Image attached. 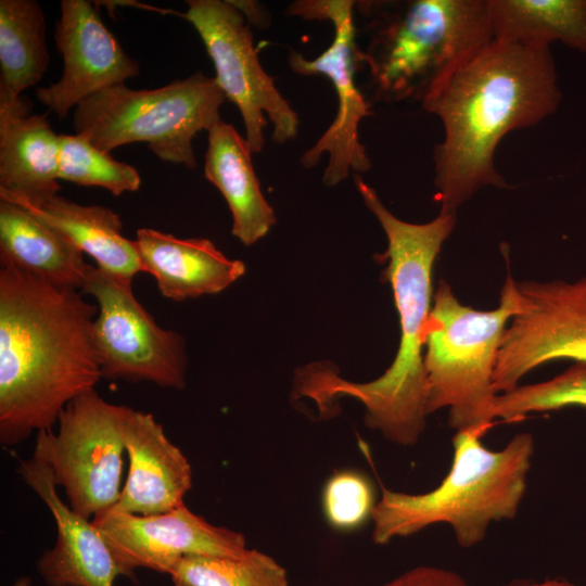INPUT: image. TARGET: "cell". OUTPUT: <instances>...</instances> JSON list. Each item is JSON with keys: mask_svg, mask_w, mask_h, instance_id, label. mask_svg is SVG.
Returning a JSON list of instances; mask_svg holds the SVG:
<instances>
[{"mask_svg": "<svg viewBox=\"0 0 586 586\" xmlns=\"http://www.w3.org/2000/svg\"><path fill=\"white\" fill-rule=\"evenodd\" d=\"M375 504L372 483L356 470L334 472L322 491L326 520L337 531H352L361 526L371 519Z\"/></svg>", "mask_w": 586, "mask_h": 586, "instance_id": "27", "label": "cell"}, {"mask_svg": "<svg viewBox=\"0 0 586 586\" xmlns=\"http://www.w3.org/2000/svg\"><path fill=\"white\" fill-rule=\"evenodd\" d=\"M378 101H422L493 39L488 0L358 1Z\"/></svg>", "mask_w": 586, "mask_h": 586, "instance_id": "4", "label": "cell"}, {"mask_svg": "<svg viewBox=\"0 0 586 586\" xmlns=\"http://www.w3.org/2000/svg\"><path fill=\"white\" fill-rule=\"evenodd\" d=\"M501 586H578V585L565 578L553 577V578H543V579L521 578V579L511 581Z\"/></svg>", "mask_w": 586, "mask_h": 586, "instance_id": "30", "label": "cell"}, {"mask_svg": "<svg viewBox=\"0 0 586 586\" xmlns=\"http://www.w3.org/2000/svg\"><path fill=\"white\" fill-rule=\"evenodd\" d=\"M168 574L175 586H290L285 569L256 549L240 557L187 556Z\"/></svg>", "mask_w": 586, "mask_h": 586, "instance_id": "24", "label": "cell"}, {"mask_svg": "<svg viewBox=\"0 0 586 586\" xmlns=\"http://www.w3.org/2000/svg\"><path fill=\"white\" fill-rule=\"evenodd\" d=\"M561 98L550 46L495 38L432 90L420 103L444 128L433 152L441 207L457 211L486 186L509 188L495 166L498 144L553 114Z\"/></svg>", "mask_w": 586, "mask_h": 586, "instance_id": "1", "label": "cell"}, {"mask_svg": "<svg viewBox=\"0 0 586 586\" xmlns=\"http://www.w3.org/2000/svg\"><path fill=\"white\" fill-rule=\"evenodd\" d=\"M46 28L37 1H0V113H30L22 93L49 67Z\"/></svg>", "mask_w": 586, "mask_h": 586, "instance_id": "22", "label": "cell"}, {"mask_svg": "<svg viewBox=\"0 0 586 586\" xmlns=\"http://www.w3.org/2000/svg\"><path fill=\"white\" fill-rule=\"evenodd\" d=\"M77 289L0 269V442L52 430L102 378L92 342L98 314Z\"/></svg>", "mask_w": 586, "mask_h": 586, "instance_id": "2", "label": "cell"}, {"mask_svg": "<svg viewBox=\"0 0 586 586\" xmlns=\"http://www.w3.org/2000/svg\"><path fill=\"white\" fill-rule=\"evenodd\" d=\"M187 3L188 10L179 16L200 35L214 64L218 87L241 113L252 153L264 148L266 116L273 125L272 141L282 144L295 138L297 114L276 87L275 77L263 68L251 25L243 13L231 0H188Z\"/></svg>", "mask_w": 586, "mask_h": 586, "instance_id": "10", "label": "cell"}, {"mask_svg": "<svg viewBox=\"0 0 586 586\" xmlns=\"http://www.w3.org/2000/svg\"><path fill=\"white\" fill-rule=\"evenodd\" d=\"M354 7L355 2L351 0H304L291 3L286 11L306 21H329L334 29L331 44L317 58L307 59L296 51L288 55L294 73L327 77L337 98L333 122L300 160L303 167L309 169L320 162L323 154H328L329 162L322 175L328 187L345 180L351 170L361 174L371 168L366 148L359 140L361 120L373 113L355 80L359 65Z\"/></svg>", "mask_w": 586, "mask_h": 586, "instance_id": "11", "label": "cell"}, {"mask_svg": "<svg viewBox=\"0 0 586 586\" xmlns=\"http://www.w3.org/2000/svg\"><path fill=\"white\" fill-rule=\"evenodd\" d=\"M122 435L129 469L114 507L149 515L183 505L192 486L191 466L154 416L125 406Z\"/></svg>", "mask_w": 586, "mask_h": 586, "instance_id": "16", "label": "cell"}, {"mask_svg": "<svg viewBox=\"0 0 586 586\" xmlns=\"http://www.w3.org/2000/svg\"><path fill=\"white\" fill-rule=\"evenodd\" d=\"M131 283L88 265L80 292L97 302L92 342L102 378L182 390L184 339L156 323L133 295Z\"/></svg>", "mask_w": 586, "mask_h": 586, "instance_id": "9", "label": "cell"}, {"mask_svg": "<svg viewBox=\"0 0 586 586\" xmlns=\"http://www.w3.org/2000/svg\"><path fill=\"white\" fill-rule=\"evenodd\" d=\"M17 472L50 509L56 525L54 546L36 563L43 582L48 586H113L123 570L92 521L60 498L50 467L31 456L18 458Z\"/></svg>", "mask_w": 586, "mask_h": 586, "instance_id": "15", "label": "cell"}, {"mask_svg": "<svg viewBox=\"0 0 586 586\" xmlns=\"http://www.w3.org/2000/svg\"><path fill=\"white\" fill-rule=\"evenodd\" d=\"M382 586H468V584L455 571L433 565H419L399 574Z\"/></svg>", "mask_w": 586, "mask_h": 586, "instance_id": "28", "label": "cell"}, {"mask_svg": "<svg viewBox=\"0 0 586 586\" xmlns=\"http://www.w3.org/2000/svg\"><path fill=\"white\" fill-rule=\"evenodd\" d=\"M566 407L586 408V362H574L550 380L518 385L498 394L494 403V418L517 422L530 413Z\"/></svg>", "mask_w": 586, "mask_h": 586, "instance_id": "26", "label": "cell"}, {"mask_svg": "<svg viewBox=\"0 0 586 586\" xmlns=\"http://www.w3.org/2000/svg\"><path fill=\"white\" fill-rule=\"evenodd\" d=\"M226 100L215 78L201 72L150 90L116 85L80 102L73 127L104 152L144 142L162 161L194 169L192 140L221 119Z\"/></svg>", "mask_w": 586, "mask_h": 586, "instance_id": "7", "label": "cell"}, {"mask_svg": "<svg viewBox=\"0 0 586 586\" xmlns=\"http://www.w3.org/2000/svg\"><path fill=\"white\" fill-rule=\"evenodd\" d=\"M354 181L387 238L383 257L388 260L385 272L399 316V346L385 372L365 383L341 378L328 362L306 365L296 371L294 395L315 402L322 418L335 413V400L353 397L365 406L368 428L378 430L388 442L410 446L419 441L425 428L423 333L434 294L432 272L444 242L454 230L457 211L441 207L431 221L408 222L391 213L358 174Z\"/></svg>", "mask_w": 586, "mask_h": 586, "instance_id": "3", "label": "cell"}, {"mask_svg": "<svg viewBox=\"0 0 586 586\" xmlns=\"http://www.w3.org/2000/svg\"><path fill=\"white\" fill-rule=\"evenodd\" d=\"M91 521L130 577L140 568L168 574L187 556L240 557L249 549L242 533L208 523L184 504L149 515L113 507Z\"/></svg>", "mask_w": 586, "mask_h": 586, "instance_id": "13", "label": "cell"}, {"mask_svg": "<svg viewBox=\"0 0 586 586\" xmlns=\"http://www.w3.org/2000/svg\"><path fill=\"white\" fill-rule=\"evenodd\" d=\"M59 136L46 114L0 113V200L58 194Z\"/></svg>", "mask_w": 586, "mask_h": 586, "instance_id": "19", "label": "cell"}, {"mask_svg": "<svg viewBox=\"0 0 586 586\" xmlns=\"http://www.w3.org/2000/svg\"><path fill=\"white\" fill-rule=\"evenodd\" d=\"M204 176L222 194L232 215V234L245 245L264 238L276 224L252 164L245 137L219 119L208 130Z\"/></svg>", "mask_w": 586, "mask_h": 586, "instance_id": "18", "label": "cell"}, {"mask_svg": "<svg viewBox=\"0 0 586 586\" xmlns=\"http://www.w3.org/2000/svg\"><path fill=\"white\" fill-rule=\"evenodd\" d=\"M11 586H33V583L28 576H22L17 578Z\"/></svg>", "mask_w": 586, "mask_h": 586, "instance_id": "31", "label": "cell"}, {"mask_svg": "<svg viewBox=\"0 0 586 586\" xmlns=\"http://www.w3.org/2000/svg\"><path fill=\"white\" fill-rule=\"evenodd\" d=\"M509 275L499 305L479 310L463 305L445 280L438 282L423 333L424 410L448 409V425L482 436L493 425L494 372L505 330L515 314Z\"/></svg>", "mask_w": 586, "mask_h": 586, "instance_id": "6", "label": "cell"}, {"mask_svg": "<svg viewBox=\"0 0 586 586\" xmlns=\"http://www.w3.org/2000/svg\"><path fill=\"white\" fill-rule=\"evenodd\" d=\"M2 201V200H1ZM62 233L80 252L91 256L97 267L132 281L143 271L133 240L122 234L117 213L101 205H81L59 194L37 200H11Z\"/></svg>", "mask_w": 586, "mask_h": 586, "instance_id": "20", "label": "cell"}, {"mask_svg": "<svg viewBox=\"0 0 586 586\" xmlns=\"http://www.w3.org/2000/svg\"><path fill=\"white\" fill-rule=\"evenodd\" d=\"M54 41L63 59L61 78L38 88V100L64 119L87 98L139 74V64L103 24L95 4L62 0Z\"/></svg>", "mask_w": 586, "mask_h": 586, "instance_id": "14", "label": "cell"}, {"mask_svg": "<svg viewBox=\"0 0 586 586\" xmlns=\"http://www.w3.org/2000/svg\"><path fill=\"white\" fill-rule=\"evenodd\" d=\"M125 406L95 390L73 399L60 413L56 434L37 433L33 457L48 464L69 508L92 520L113 508L122 492Z\"/></svg>", "mask_w": 586, "mask_h": 586, "instance_id": "8", "label": "cell"}, {"mask_svg": "<svg viewBox=\"0 0 586 586\" xmlns=\"http://www.w3.org/2000/svg\"><path fill=\"white\" fill-rule=\"evenodd\" d=\"M59 179L82 187H100L119 196L139 190L135 167L116 161L80 135L59 136Z\"/></svg>", "mask_w": 586, "mask_h": 586, "instance_id": "25", "label": "cell"}, {"mask_svg": "<svg viewBox=\"0 0 586 586\" xmlns=\"http://www.w3.org/2000/svg\"><path fill=\"white\" fill-rule=\"evenodd\" d=\"M493 38L586 54V0H488Z\"/></svg>", "mask_w": 586, "mask_h": 586, "instance_id": "23", "label": "cell"}, {"mask_svg": "<svg viewBox=\"0 0 586 586\" xmlns=\"http://www.w3.org/2000/svg\"><path fill=\"white\" fill-rule=\"evenodd\" d=\"M473 430L456 431L451 467L432 491L409 494L381 487L371 514L372 540L386 545L431 525H449L458 545L471 548L485 539L494 522L512 520L526 492L534 455L531 433L515 434L492 450Z\"/></svg>", "mask_w": 586, "mask_h": 586, "instance_id": "5", "label": "cell"}, {"mask_svg": "<svg viewBox=\"0 0 586 586\" xmlns=\"http://www.w3.org/2000/svg\"><path fill=\"white\" fill-rule=\"evenodd\" d=\"M133 241L143 272L155 278L164 297L176 302L219 293L245 272L242 260L227 257L208 239L141 228Z\"/></svg>", "mask_w": 586, "mask_h": 586, "instance_id": "17", "label": "cell"}, {"mask_svg": "<svg viewBox=\"0 0 586 586\" xmlns=\"http://www.w3.org/2000/svg\"><path fill=\"white\" fill-rule=\"evenodd\" d=\"M517 310L500 344L494 390L520 385L533 369L558 359L586 362V276L515 281Z\"/></svg>", "mask_w": 586, "mask_h": 586, "instance_id": "12", "label": "cell"}, {"mask_svg": "<svg viewBox=\"0 0 586 586\" xmlns=\"http://www.w3.org/2000/svg\"><path fill=\"white\" fill-rule=\"evenodd\" d=\"M231 2L243 13L250 25L265 26V14L259 11V7L254 1H232Z\"/></svg>", "mask_w": 586, "mask_h": 586, "instance_id": "29", "label": "cell"}, {"mask_svg": "<svg viewBox=\"0 0 586 586\" xmlns=\"http://www.w3.org/2000/svg\"><path fill=\"white\" fill-rule=\"evenodd\" d=\"M0 263L61 288L80 291L88 265L62 233L25 208L0 201Z\"/></svg>", "mask_w": 586, "mask_h": 586, "instance_id": "21", "label": "cell"}]
</instances>
